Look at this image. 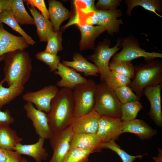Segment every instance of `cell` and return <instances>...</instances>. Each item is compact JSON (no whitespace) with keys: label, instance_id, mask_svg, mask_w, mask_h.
Returning <instances> with one entry per match:
<instances>
[{"label":"cell","instance_id":"obj_1","mask_svg":"<svg viewBox=\"0 0 162 162\" xmlns=\"http://www.w3.org/2000/svg\"><path fill=\"white\" fill-rule=\"evenodd\" d=\"M74 107L73 90L62 88L52 100L50 111L47 114L52 132L62 130L70 125Z\"/></svg>","mask_w":162,"mask_h":162},{"label":"cell","instance_id":"obj_2","mask_svg":"<svg viewBox=\"0 0 162 162\" xmlns=\"http://www.w3.org/2000/svg\"><path fill=\"white\" fill-rule=\"evenodd\" d=\"M3 79L8 86L15 83L24 85L31 76V58L25 50H18L4 54Z\"/></svg>","mask_w":162,"mask_h":162},{"label":"cell","instance_id":"obj_3","mask_svg":"<svg viewBox=\"0 0 162 162\" xmlns=\"http://www.w3.org/2000/svg\"><path fill=\"white\" fill-rule=\"evenodd\" d=\"M133 78L128 86L140 99L146 87L162 84V63L153 60L134 67Z\"/></svg>","mask_w":162,"mask_h":162},{"label":"cell","instance_id":"obj_4","mask_svg":"<svg viewBox=\"0 0 162 162\" xmlns=\"http://www.w3.org/2000/svg\"><path fill=\"white\" fill-rule=\"evenodd\" d=\"M121 104L114 90L105 82L97 84L94 110L100 116L120 118Z\"/></svg>","mask_w":162,"mask_h":162},{"label":"cell","instance_id":"obj_5","mask_svg":"<svg viewBox=\"0 0 162 162\" xmlns=\"http://www.w3.org/2000/svg\"><path fill=\"white\" fill-rule=\"evenodd\" d=\"M97 84L92 79L85 83L78 85L73 89L75 102L73 117L78 118L85 116L94 109Z\"/></svg>","mask_w":162,"mask_h":162},{"label":"cell","instance_id":"obj_6","mask_svg":"<svg viewBox=\"0 0 162 162\" xmlns=\"http://www.w3.org/2000/svg\"><path fill=\"white\" fill-rule=\"evenodd\" d=\"M122 50L113 56L112 60L131 61L138 58L143 57L146 62L155 58H162V54L157 52H147L141 48L138 41L134 38L129 37L121 40Z\"/></svg>","mask_w":162,"mask_h":162},{"label":"cell","instance_id":"obj_7","mask_svg":"<svg viewBox=\"0 0 162 162\" xmlns=\"http://www.w3.org/2000/svg\"><path fill=\"white\" fill-rule=\"evenodd\" d=\"M121 40H117V43L113 47H110V41L105 40L98 45L94 53L89 57L100 71V78L104 82L110 70L109 64L111 58L119 50Z\"/></svg>","mask_w":162,"mask_h":162},{"label":"cell","instance_id":"obj_8","mask_svg":"<svg viewBox=\"0 0 162 162\" xmlns=\"http://www.w3.org/2000/svg\"><path fill=\"white\" fill-rule=\"evenodd\" d=\"M73 134L70 125L62 130L52 132L49 140L53 154L48 162H63L70 150Z\"/></svg>","mask_w":162,"mask_h":162},{"label":"cell","instance_id":"obj_9","mask_svg":"<svg viewBox=\"0 0 162 162\" xmlns=\"http://www.w3.org/2000/svg\"><path fill=\"white\" fill-rule=\"evenodd\" d=\"M59 90L56 86L50 85L37 91L27 92L22 98L34 105L38 110L48 113L50 111L52 100Z\"/></svg>","mask_w":162,"mask_h":162},{"label":"cell","instance_id":"obj_10","mask_svg":"<svg viewBox=\"0 0 162 162\" xmlns=\"http://www.w3.org/2000/svg\"><path fill=\"white\" fill-rule=\"evenodd\" d=\"M23 107L27 117L32 121L37 134L45 140H49L52 132L46 113L38 110L32 104L29 102H27Z\"/></svg>","mask_w":162,"mask_h":162},{"label":"cell","instance_id":"obj_11","mask_svg":"<svg viewBox=\"0 0 162 162\" xmlns=\"http://www.w3.org/2000/svg\"><path fill=\"white\" fill-rule=\"evenodd\" d=\"M122 121L120 118L101 116L96 134L103 143L115 141L122 134Z\"/></svg>","mask_w":162,"mask_h":162},{"label":"cell","instance_id":"obj_12","mask_svg":"<svg viewBox=\"0 0 162 162\" xmlns=\"http://www.w3.org/2000/svg\"><path fill=\"white\" fill-rule=\"evenodd\" d=\"M162 84L147 86L143 90V94L149 101L150 106L148 113L155 123L160 127L162 126V112L161 94Z\"/></svg>","mask_w":162,"mask_h":162},{"label":"cell","instance_id":"obj_13","mask_svg":"<svg viewBox=\"0 0 162 162\" xmlns=\"http://www.w3.org/2000/svg\"><path fill=\"white\" fill-rule=\"evenodd\" d=\"M100 116L93 110L83 116L78 118L73 117L70 126L74 133L96 134Z\"/></svg>","mask_w":162,"mask_h":162},{"label":"cell","instance_id":"obj_14","mask_svg":"<svg viewBox=\"0 0 162 162\" xmlns=\"http://www.w3.org/2000/svg\"><path fill=\"white\" fill-rule=\"evenodd\" d=\"M97 25L105 28L110 35L117 33L120 25L123 24L122 19L117 18L122 15V11L117 9L114 10H100L96 9L95 11Z\"/></svg>","mask_w":162,"mask_h":162},{"label":"cell","instance_id":"obj_15","mask_svg":"<svg viewBox=\"0 0 162 162\" xmlns=\"http://www.w3.org/2000/svg\"><path fill=\"white\" fill-rule=\"evenodd\" d=\"M103 142L96 134L74 133L70 149L77 148L89 151L92 153L100 152L103 149Z\"/></svg>","mask_w":162,"mask_h":162},{"label":"cell","instance_id":"obj_16","mask_svg":"<svg viewBox=\"0 0 162 162\" xmlns=\"http://www.w3.org/2000/svg\"><path fill=\"white\" fill-rule=\"evenodd\" d=\"M29 46L22 37L15 36L8 32L0 23V57L18 50H25Z\"/></svg>","mask_w":162,"mask_h":162},{"label":"cell","instance_id":"obj_17","mask_svg":"<svg viewBox=\"0 0 162 162\" xmlns=\"http://www.w3.org/2000/svg\"><path fill=\"white\" fill-rule=\"evenodd\" d=\"M54 74L59 75L61 79L58 81L56 86L73 90L76 86L86 82L88 80L82 76L73 69L67 67L60 63L57 70Z\"/></svg>","mask_w":162,"mask_h":162},{"label":"cell","instance_id":"obj_18","mask_svg":"<svg viewBox=\"0 0 162 162\" xmlns=\"http://www.w3.org/2000/svg\"><path fill=\"white\" fill-rule=\"evenodd\" d=\"M122 132L134 134L141 140L150 139L157 134L156 130L153 129L144 121L136 119L122 122Z\"/></svg>","mask_w":162,"mask_h":162},{"label":"cell","instance_id":"obj_19","mask_svg":"<svg viewBox=\"0 0 162 162\" xmlns=\"http://www.w3.org/2000/svg\"><path fill=\"white\" fill-rule=\"evenodd\" d=\"M45 139L39 137L36 143L30 144H17L14 148L20 155L24 154L32 158L36 162H42L46 160L48 155L46 148L43 146Z\"/></svg>","mask_w":162,"mask_h":162},{"label":"cell","instance_id":"obj_20","mask_svg":"<svg viewBox=\"0 0 162 162\" xmlns=\"http://www.w3.org/2000/svg\"><path fill=\"white\" fill-rule=\"evenodd\" d=\"M80 32L81 38L80 42L81 50L94 48V43L96 38L106 29L100 26L83 25H77Z\"/></svg>","mask_w":162,"mask_h":162},{"label":"cell","instance_id":"obj_21","mask_svg":"<svg viewBox=\"0 0 162 162\" xmlns=\"http://www.w3.org/2000/svg\"><path fill=\"white\" fill-rule=\"evenodd\" d=\"M72 61L63 60L62 64L73 69L76 72L83 73L85 76H97L100 71L94 64L89 62L80 54L75 53Z\"/></svg>","mask_w":162,"mask_h":162},{"label":"cell","instance_id":"obj_22","mask_svg":"<svg viewBox=\"0 0 162 162\" xmlns=\"http://www.w3.org/2000/svg\"><path fill=\"white\" fill-rule=\"evenodd\" d=\"M48 3L50 21L54 31H59L61 24L68 18L70 12L58 1L48 0Z\"/></svg>","mask_w":162,"mask_h":162},{"label":"cell","instance_id":"obj_23","mask_svg":"<svg viewBox=\"0 0 162 162\" xmlns=\"http://www.w3.org/2000/svg\"><path fill=\"white\" fill-rule=\"evenodd\" d=\"M37 28V33L40 42H47L48 38L54 31L52 25L49 20L45 18L34 7L28 6Z\"/></svg>","mask_w":162,"mask_h":162},{"label":"cell","instance_id":"obj_24","mask_svg":"<svg viewBox=\"0 0 162 162\" xmlns=\"http://www.w3.org/2000/svg\"><path fill=\"white\" fill-rule=\"evenodd\" d=\"M22 139L17 135L16 132L9 125L0 128V147L14 151L16 145L21 143Z\"/></svg>","mask_w":162,"mask_h":162},{"label":"cell","instance_id":"obj_25","mask_svg":"<svg viewBox=\"0 0 162 162\" xmlns=\"http://www.w3.org/2000/svg\"><path fill=\"white\" fill-rule=\"evenodd\" d=\"M4 82L3 79L0 81V110L20 95L24 89V85L19 83L5 87L3 86Z\"/></svg>","mask_w":162,"mask_h":162},{"label":"cell","instance_id":"obj_26","mask_svg":"<svg viewBox=\"0 0 162 162\" xmlns=\"http://www.w3.org/2000/svg\"><path fill=\"white\" fill-rule=\"evenodd\" d=\"M0 23L6 24L13 30L19 33L25 39L28 45H33L35 44V41L20 26L10 8L4 10L0 14Z\"/></svg>","mask_w":162,"mask_h":162},{"label":"cell","instance_id":"obj_27","mask_svg":"<svg viewBox=\"0 0 162 162\" xmlns=\"http://www.w3.org/2000/svg\"><path fill=\"white\" fill-rule=\"evenodd\" d=\"M125 2L127 5V14L131 15L133 8L137 6H140L148 11L155 14L157 16L162 17L157 11L160 12L162 10L161 1L159 0H127Z\"/></svg>","mask_w":162,"mask_h":162},{"label":"cell","instance_id":"obj_28","mask_svg":"<svg viewBox=\"0 0 162 162\" xmlns=\"http://www.w3.org/2000/svg\"><path fill=\"white\" fill-rule=\"evenodd\" d=\"M22 0H12L10 9L19 24L34 25V20L27 11Z\"/></svg>","mask_w":162,"mask_h":162},{"label":"cell","instance_id":"obj_29","mask_svg":"<svg viewBox=\"0 0 162 162\" xmlns=\"http://www.w3.org/2000/svg\"><path fill=\"white\" fill-rule=\"evenodd\" d=\"M143 107L142 103L140 100L122 104L120 119L122 122H127L136 119L138 113Z\"/></svg>","mask_w":162,"mask_h":162},{"label":"cell","instance_id":"obj_30","mask_svg":"<svg viewBox=\"0 0 162 162\" xmlns=\"http://www.w3.org/2000/svg\"><path fill=\"white\" fill-rule=\"evenodd\" d=\"M109 69L112 71L131 79L134 77V67L131 62L112 60L109 63Z\"/></svg>","mask_w":162,"mask_h":162},{"label":"cell","instance_id":"obj_31","mask_svg":"<svg viewBox=\"0 0 162 162\" xmlns=\"http://www.w3.org/2000/svg\"><path fill=\"white\" fill-rule=\"evenodd\" d=\"M94 0H82L74 1L75 13L77 17L78 24L80 19L89 13L95 11L97 9Z\"/></svg>","mask_w":162,"mask_h":162},{"label":"cell","instance_id":"obj_32","mask_svg":"<svg viewBox=\"0 0 162 162\" xmlns=\"http://www.w3.org/2000/svg\"><path fill=\"white\" fill-rule=\"evenodd\" d=\"M115 141L111 140L103 142L102 144L103 148H108L116 152L120 157L122 162H133L137 158L141 159L144 155L136 156L130 155L122 149Z\"/></svg>","mask_w":162,"mask_h":162},{"label":"cell","instance_id":"obj_33","mask_svg":"<svg viewBox=\"0 0 162 162\" xmlns=\"http://www.w3.org/2000/svg\"><path fill=\"white\" fill-rule=\"evenodd\" d=\"M131 81V80L128 77L110 70L104 81L114 90L121 86H128Z\"/></svg>","mask_w":162,"mask_h":162},{"label":"cell","instance_id":"obj_34","mask_svg":"<svg viewBox=\"0 0 162 162\" xmlns=\"http://www.w3.org/2000/svg\"><path fill=\"white\" fill-rule=\"evenodd\" d=\"M62 33L59 31H53L49 36L47 44L45 51L57 55L58 52L62 50Z\"/></svg>","mask_w":162,"mask_h":162},{"label":"cell","instance_id":"obj_35","mask_svg":"<svg viewBox=\"0 0 162 162\" xmlns=\"http://www.w3.org/2000/svg\"><path fill=\"white\" fill-rule=\"evenodd\" d=\"M36 58L48 65L51 72L57 70L60 63V57L57 55L53 54L45 51L38 52L35 55Z\"/></svg>","mask_w":162,"mask_h":162},{"label":"cell","instance_id":"obj_36","mask_svg":"<svg viewBox=\"0 0 162 162\" xmlns=\"http://www.w3.org/2000/svg\"><path fill=\"white\" fill-rule=\"evenodd\" d=\"M92 153L89 151L77 148L70 150L63 162H88Z\"/></svg>","mask_w":162,"mask_h":162},{"label":"cell","instance_id":"obj_37","mask_svg":"<svg viewBox=\"0 0 162 162\" xmlns=\"http://www.w3.org/2000/svg\"><path fill=\"white\" fill-rule=\"evenodd\" d=\"M116 95L121 104L140 99L128 86L118 87L114 90Z\"/></svg>","mask_w":162,"mask_h":162},{"label":"cell","instance_id":"obj_38","mask_svg":"<svg viewBox=\"0 0 162 162\" xmlns=\"http://www.w3.org/2000/svg\"><path fill=\"white\" fill-rule=\"evenodd\" d=\"M22 158L15 151L0 147V162H20Z\"/></svg>","mask_w":162,"mask_h":162},{"label":"cell","instance_id":"obj_39","mask_svg":"<svg viewBox=\"0 0 162 162\" xmlns=\"http://www.w3.org/2000/svg\"><path fill=\"white\" fill-rule=\"evenodd\" d=\"M121 2L120 0H99L95 6L97 10H114L120 5Z\"/></svg>","mask_w":162,"mask_h":162},{"label":"cell","instance_id":"obj_40","mask_svg":"<svg viewBox=\"0 0 162 162\" xmlns=\"http://www.w3.org/2000/svg\"><path fill=\"white\" fill-rule=\"evenodd\" d=\"M28 5L32 6L37 8L40 11L41 14L46 19H50L48 9L46 7L44 0H26L24 1Z\"/></svg>","mask_w":162,"mask_h":162},{"label":"cell","instance_id":"obj_41","mask_svg":"<svg viewBox=\"0 0 162 162\" xmlns=\"http://www.w3.org/2000/svg\"><path fill=\"white\" fill-rule=\"evenodd\" d=\"M14 119L11 115L10 111L8 110L4 111L0 110V128L14 122Z\"/></svg>","mask_w":162,"mask_h":162},{"label":"cell","instance_id":"obj_42","mask_svg":"<svg viewBox=\"0 0 162 162\" xmlns=\"http://www.w3.org/2000/svg\"><path fill=\"white\" fill-rule=\"evenodd\" d=\"M12 0H0V14L4 10L10 8Z\"/></svg>","mask_w":162,"mask_h":162},{"label":"cell","instance_id":"obj_43","mask_svg":"<svg viewBox=\"0 0 162 162\" xmlns=\"http://www.w3.org/2000/svg\"><path fill=\"white\" fill-rule=\"evenodd\" d=\"M158 156L153 157L152 158L154 160V162H162V149L160 148H158Z\"/></svg>","mask_w":162,"mask_h":162},{"label":"cell","instance_id":"obj_44","mask_svg":"<svg viewBox=\"0 0 162 162\" xmlns=\"http://www.w3.org/2000/svg\"><path fill=\"white\" fill-rule=\"evenodd\" d=\"M20 162H28V161L24 157H22Z\"/></svg>","mask_w":162,"mask_h":162},{"label":"cell","instance_id":"obj_45","mask_svg":"<svg viewBox=\"0 0 162 162\" xmlns=\"http://www.w3.org/2000/svg\"><path fill=\"white\" fill-rule=\"evenodd\" d=\"M4 55L0 57V62L4 60Z\"/></svg>","mask_w":162,"mask_h":162}]
</instances>
